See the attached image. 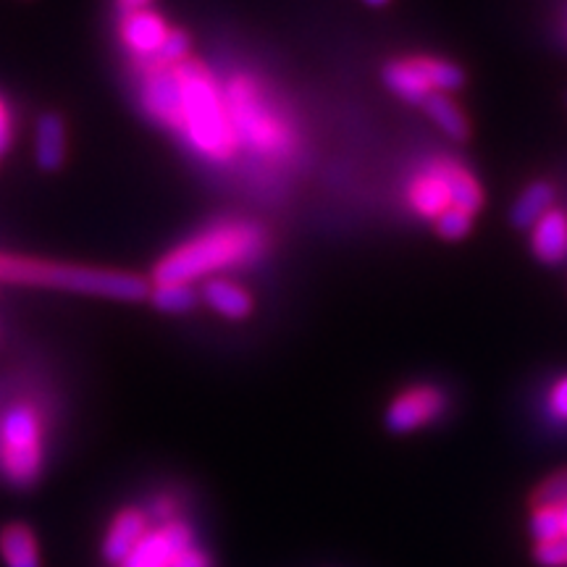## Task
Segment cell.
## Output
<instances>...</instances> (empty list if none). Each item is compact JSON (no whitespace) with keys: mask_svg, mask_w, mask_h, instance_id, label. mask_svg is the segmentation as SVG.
<instances>
[{"mask_svg":"<svg viewBox=\"0 0 567 567\" xmlns=\"http://www.w3.org/2000/svg\"><path fill=\"white\" fill-rule=\"evenodd\" d=\"M266 250V234L258 224L229 221L213 224L197 237L163 255L155 266V284H193L208 274L226 271L258 260Z\"/></svg>","mask_w":567,"mask_h":567,"instance_id":"obj_1","label":"cell"},{"mask_svg":"<svg viewBox=\"0 0 567 567\" xmlns=\"http://www.w3.org/2000/svg\"><path fill=\"white\" fill-rule=\"evenodd\" d=\"M0 281L19 287H48L63 292L109 297V300L140 302L151 297V281L132 271L116 268L55 264V260L27 258V255L0 252Z\"/></svg>","mask_w":567,"mask_h":567,"instance_id":"obj_2","label":"cell"},{"mask_svg":"<svg viewBox=\"0 0 567 567\" xmlns=\"http://www.w3.org/2000/svg\"><path fill=\"white\" fill-rule=\"evenodd\" d=\"M179 80V132L187 137L195 153L203 158L224 163L237 151L224 90L218 87L210 71L197 61H182L174 66Z\"/></svg>","mask_w":567,"mask_h":567,"instance_id":"obj_3","label":"cell"},{"mask_svg":"<svg viewBox=\"0 0 567 567\" xmlns=\"http://www.w3.org/2000/svg\"><path fill=\"white\" fill-rule=\"evenodd\" d=\"M226 111L237 137V145H250V151L260 155H287L292 151V130L271 109L268 97L258 90V84L247 76H237L224 90Z\"/></svg>","mask_w":567,"mask_h":567,"instance_id":"obj_4","label":"cell"},{"mask_svg":"<svg viewBox=\"0 0 567 567\" xmlns=\"http://www.w3.org/2000/svg\"><path fill=\"white\" fill-rule=\"evenodd\" d=\"M45 421L38 405L17 402L0 417V473L13 486H32L42 471Z\"/></svg>","mask_w":567,"mask_h":567,"instance_id":"obj_5","label":"cell"},{"mask_svg":"<svg viewBox=\"0 0 567 567\" xmlns=\"http://www.w3.org/2000/svg\"><path fill=\"white\" fill-rule=\"evenodd\" d=\"M450 408V396L442 386L434 384H415L400 392L386 408V429L392 434H413L425 425L436 423Z\"/></svg>","mask_w":567,"mask_h":567,"instance_id":"obj_6","label":"cell"},{"mask_svg":"<svg viewBox=\"0 0 567 567\" xmlns=\"http://www.w3.org/2000/svg\"><path fill=\"white\" fill-rule=\"evenodd\" d=\"M193 544L195 534L189 523H184L182 517H172V520H163L147 530L118 567H176V559Z\"/></svg>","mask_w":567,"mask_h":567,"instance_id":"obj_7","label":"cell"},{"mask_svg":"<svg viewBox=\"0 0 567 567\" xmlns=\"http://www.w3.org/2000/svg\"><path fill=\"white\" fill-rule=\"evenodd\" d=\"M142 105L151 113L155 122L179 132V80H176L174 66H161V63H142Z\"/></svg>","mask_w":567,"mask_h":567,"instance_id":"obj_8","label":"cell"},{"mask_svg":"<svg viewBox=\"0 0 567 567\" xmlns=\"http://www.w3.org/2000/svg\"><path fill=\"white\" fill-rule=\"evenodd\" d=\"M450 158H436L415 176L410 184L408 197L415 213H421L425 218H436L439 213L446 210L452 205L450 193Z\"/></svg>","mask_w":567,"mask_h":567,"instance_id":"obj_9","label":"cell"},{"mask_svg":"<svg viewBox=\"0 0 567 567\" xmlns=\"http://www.w3.org/2000/svg\"><path fill=\"white\" fill-rule=\"evenodd\" d=\"M168 30H172V27H166V21H163L158 13L151 9H142L124 13L118 34H122V42L130 48L134 59L151 61L153 55L161 51L163 42H166Z\"/></svg>","mask_w":567,"mask_h":567,"instance_id":"obj_10","label":"cell"},{"mask_svg":"<svg viewBox=\"0 0 567 567\" xmlns=\"http://www.w3.org/2000/svg\"><path fill=\"white\" fill-rule=\"evenodd\" d=\"M153 528L151 515L142 507H126L113 517L109 534L103 542V555L111 565H122L130 551L142 542V536Z\"/></svg>","mask_w":567,"mask_h":567,"instance_id":"obj_11","label":"cell"},{"mask_svg":"<svg viewBox=\"0 0 567 567\" xmlns=\"http://www.w3.org/2000/svg\"><path fill=\"white\" fill-rule=\"evenodd\" d=\"M530 245L538 260L544 264H563L567 258V216L551 208L530 226Z\"/></svg>","mask_w":567,"mask_h":567,"instance_id":"obj_12","label":"cell"},{"mask_svg":"<svg viewBox=\"0 0 567 567\" xmlns=\"http://www.w3.org/2000/svg\"><path fill=\"white\" fill-rule=\"evenodd\" d=\"M203 300L210 305L216 313L224 318H231V321H243V318L250 316L252 310V297L245 287H239L237 281L231 279H210L205 281L203 287Z\"/></svg>","mask_w":567,"mask_h":567,"instance_id":"obj_13","label":"cell"},{"mask_svg":"<svg viewBox=\"0 0 567 567\" xmlns=\"http://www.w3.org/2000/svg\"><path fill=\"white\" fill-rule=\"evenodd\" d=\"M34 155L40 168L59 172L66 161V124L59 113H45L38 122V137H34Z\"/></svg>","mask_w":567,"mask_h":567,"instance_id":"obj_14","label":"cell"},{"mask_svg":"<svg viewBox=\"0 0 567 567\" xmlns=\"http://www.w3.org/2000/svg\"><path fill=\"white\" fill-rule=\"evenodd\" d=\"M384 82H386V87L394 92V95H400L402 101H408L413 105H423L425 97L434 95L429 87V82L423 80L415 59L389 63V66L384 69Z\"/></svg>","mask_w":567,"mask_h":567,"instance_id":"obj_15","label":"cell"},{"mask_svg":"<svg viewBox=\"0 0 567 567\" xmlns=\"http://www.w3.org/2000/svg\"><path fill=\"white\" fill-rule=\"evenodd\" d=\"M0 555L6 567H40L38 538L24 523H11L0 530Z\"/></svg>","mask_w":567,"mask_h":567,"instance_id":"obj_16","label":"cell"},{"mask_svg":"<svg viewBox=\"0 0 567 567\" xmlns=\"http://www.w3.org/2000/svg\"><path fill=\"white\" fill-rule=\"evenodd\" d=\"M555 205V189L547 182H534L526 187L513 205V224L520 229H530L538 218L547 216Z\"/></svg>","mask_w":567,"mask_h":567,"instance_id":"obj_17","label":"cell"},{"mask_svg":"<svg viewBox=\"0 0 567 567\" xmlns=\"http://www.w3.org/2000/svg\"><path fill=\"white\" fill-rule=\"evenodd\" d=\"M423 109L431 118H434V124L446 134V137H452V140L467 137V122H465L463 111H460L457 105L450 101V95H439V92H434V95L425 97Z\"/></svg>","mask_w":567,"mask_h":567,"instance_id":"obj_18","label":"cell"},{"mask_svg":"<svg viewBox=\"0 0 567 567\" xmlns=\"http://www.w3.org/2000/svg\"><path fill=\"white\" fill-rule=\"evenodd\" d=\"M417 69H421L423 80L429 82L431 92H439V95H450L463 87V71H460L452 61L444 59H431V55H423V59H415Z\"/></svg>","mask_w":567,"mask_h":567,"instance_id":"obj_19","label":"cell"},{"mask_svg":"<svg viewBox=\"0 0 567 567\" xmlns=\"http://www.w3.org/2000/svg\"><path fill=\"white\" fill-rule=\"evenodd\" d=\"M450 193H452V205L460 210L476 216V210L484 205V193H481L476 176L465 172L460 163H450Z\"/></svg>","mask_w":567,"mask_h":567,"instance_id":"obj_20","label":"cell"},{"mask_svg":"<svg viewBox=\"0 0 567 567\" xmlns=\"http://www.w3.org/2000/svg\"><path fill=\"white\" fill-rule=\"evenodd\" d=\"M151 300L163 313H187L197 305V295L193 284H155Z\"/></svg>","mask_w":567,"mask_h":567,"instance_id":"obj_21","label":"cell"},{"mask_svg":"<svg viewBox=\"0 0 567 567\" xmlns=\"http://www.w3.org/2000/svg\"><path fill=\"white\" fill-rule=\"evenodd\" d=\"M530 507H567V467L551 473L530 496Z\"/></svg>","mask_w":567,"mask_h":567,"instance_id":"obj_22","label":"cell"},{"mask_svg":"<svg viewBox=\"0 0 567 567\" xmlns=\"http://www.w3.org/2000/svg\"><path fill=\"white\" fill-rule=\"evenodd\" d=\"M436 224V234L444 239H463L467 231H471V224H473V216L471 213L455 208V205H450V208L439 213L434 218Z\"/></svg>","mask_w":567,"mask_h":567,"instance_id":"obj_23","label":"cell"},{"mask_svg":"<svg viewBox=\"0 0 567 567\" xmlns=\"http://www.w3.org/2000/svg\"><path fill=\"white\" fill-rule=\"evenodd\" d=\"M187 55H189L187 32L168 30V38L161 45V51L155 53L151 61H142V63H161V66H176V63L187 61Z\"/></svg>","mask_w":567,"mask_h":567,"instance_id":"obj_24","label":"cell"},{"mask_svg":"<svg viewBox=\"0 0 567 567\" xmlns=\"http://www.w3.org/2000/svg\"><path fill=\"white\" fill-rule=\"evenodd\" d=\"M534 557L542 567H567V538L559 536L555 542L534 544Z\"/></svg>","mask_w":567,"mask_h":567,"instance_id":"obj_25","label":"cell"},{"mask_svg":"<svg viewBox=\"0 0 567 567\" xmlns=\"http://www.w3.org/2000/svg\"><path fill=\"white\" fill-rule=\"evenodd\" d=\"M549 417L557 423H567V375L557 381L555 386L549 389Z\"/></svg>","mask_w":567,"mask_h":567,"instance_id":"obj_26","label":"cell"},{"mask_svg":"<svg viewBox=\"0 0 567 567\" xmlns=\"http://www.w3.org/2000/svg\"><path fill=\"white\" fill-rule=\"evenodd\" d=\"M11 142H13V116H11L9 103L0 97V155L9 151Z\"/></svg>","mask_w":567,"mask_h":567,"instance_id":"obj_27","label":"cell"},{"mask_svg":"<svg viewBox=\"0 0 567 567\" xmlns=\"http://www.w3.org/2000/svg\"><path fill=\"white\" fill-rule=\"evenodd\" d=\"M176 567H213L208 551H205L203 547H197V544H193L189 549H184L179 559H176Z\"/></svg>","mask_w":567,"mask_h":567,"instance_id":"obj_28","label":"cell"},{"mask_svg":"<svg viewBox=\"0 0 567 567\" xmlns=\"http://www.w3.org/2000/svg\"><path fill=\"white\" fill-rule=\"evenodd\" d=\"M116 3H118V9H122L124 13H130V11L147 9V6H151V0H116Z\"/></svg>","mask_w":567,"mask_h":567,"instance_id":"obj_29","label":"cell"},{"mask_svg":"<svg viewBox=\"0 0 567 567\" xmlns=\"http://www.w3.org/2000/svg\"><path fill=\"white\" fill-rule=\"evenodd\" d=\"M559 517H563V536L567 538V507H557Z\"/></svg>","mask_w":567,"mask_h":567,"instance_id":"obj_30","label":"cell"},{"mask_svg":"<svg viewBox=\"0 0 567 567\" xmlns=\"http://www.w3.org/2000/svg\"><path fill=\"white\" fill-rule=\"evenodd\" d=\"M365 3H368V6H386L389 0H365Z\"/></svg>","mask_w":567,"mask_h":567,"instance_id":"obj_31","label":"cell"}]
</instances>
